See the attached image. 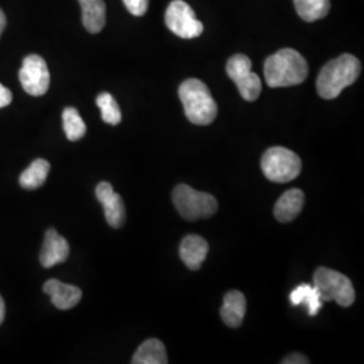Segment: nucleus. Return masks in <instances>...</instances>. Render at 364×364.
Segmentation results:
<instances>
[{
	"instance_id": "f257e3e1",
	"label": "nucleus",
	"mask_w": 364,
	"mask_h": 364,
	"mask_svg": "<svg viewBox=\"0 0 364 364\" xmlns=\"http://www.w3.org/2000/svg\"><path fill=\"white\" fill-rule=\"evenodd\" d=\"M309 73L306 60L294 49H281L264 61V80L270 88L302 84Z\"/></svg>"
},
{
	"instance_id": "f03ea898",
	"label": "nucleus",
	"mask_w": 364,
	"mask_h": 364,
	"mask_svg": "<svg viewBox=\"0 0 364 364\" xmlns=\"http://www.w3.org/2000/svg\"><path fill=\"white\" fill-rule=\"evenodd\" d=\"M360 70L362 66L359 60L352 54H341L338 58L326 63L316 84L318 95L326 100L336 99L344 88L356 81Z\"/></svg>"
},
{
	"instance_id": "7ed1b4c3",
	"label": "nucleus",
	"mask_w": 364,
	"mask_h": 364,
	"mask_svg": "<svg viewBox=\"0 0 364 364\" xmlns=\"http://www.w3.org/2000/svg\"><path fill=\"white\" fill-rule=\"evenodd\" d=\"M178 96L183 105V112L191 123L208 126L218 117V105L201 80L189 78L183 81Z\"/></svg>"
},
{
	"instance_id": "20e7f679",
	"label": "nucleus",
	"mask_w": 364,
	"mask_h": 364,
	"mask_svg": "<svg viewBox=\"0 0 364 364\" xmlns=\"http://www.w3.org/2000/svg\"><path fill=\"white\" fill-rule=\"evenodd\" d=\"M173 204L185 220L207 219L216 213L218 201L209 193L198 192L181 183L173 191Z\"/></svg>"
},
{
	"instance_id": "39448f33",
	"label": "nucleus",
	"mask_w": 364,
	"mask_h": 364,
	"mask_svg": "<svg viewBox=\"0 0 364 364\" xmlns=\"http://www.w3.org/2000/svg\"><path fill=\"white\" fill-rule=\"evenodd\" d=\"M260 168L266 178L277 183H285L297 178L301 173L299 156L287 147L269 149L260 161Z\"/></svg>"
},
{
	"instance_id": "423d86ee",
	"label": "nucleus",
	"mask_w": 364,
	"mask_h": 364,
	"mask_svg": "<svg viewBox=\"0 0 364 364\" xmlns=\"http://www.w3.org/2000/svg\"><path fill=\"white\" fill-rule=\"evenodd\" d=\"M313 281L323 301H335L344 308H348L353 304L355 289L346 275L326 267H318Z\"/></svg>"
},
{
	"instance_id": "0eeeda50",
	"label": "nucleus",
	"mask_w": 364,
	"mask_h": 364,
	"mask_svg": "<svg viewBox=\"0 0 364 364\" xmlns=\"http://www.w3.org/2000/svg\"><path fill=\"white\" fill-rule=\"evenodd\" d=\"M251 60L245 54H235L227 63V75L237 87L242 97L255 102L262 92V82L257 73L251 70Z\"/></svg>"
},
{
	"instance_id": "6e6552de",
	"label": "nucleus",
	"mask_w": 364,
	"mask_h": 364,
	"mask_svg": "<svg viewBox=\"0 0 364 364\" xmlns=\"http://www.w3.org/2000/svg\"><path fill=\"white\" fill-rule=\"evenodd\" d=\"M165 23L180 38H197L204 31V26L196 18L193 9L183 0H173L170 3L165 14Z\"/></svg>"
},
{
	"instance_id": "1a4fd4ad",
	"label": "nucleus",
	"mask_w": 364,
	"mask_h": 364,
	"mask_svg": "<svg viewBox=\"0 0 364 364\" xmlns=\"http://www.w3.org/2000/svg\"><path fill=\"white\" fill-rule=\"evenodd\" d=\"M19 80L28 95L43 96L50 85V73L46 61L38 54L27 55L19 70Z\"/></svg>"
},
{
	"instance_id": "9d476101",
	"label": "nucleus",
	"mask_w": 364,
	"mask_h": 364,
	"mask_svg": "<svg viewBox=\"0 0 364 364\" xmlns=\"http://www.w3.org/2000/svg\"><path fill=\"white\" fill-rule=\"evenodd\" d=\"M96 197L105 207V220L112 228H120L126 221V208L122 197L114 191L109 182H100L96 186Z\"/></svg>"
},
{
	"instance_id": "9b49d317",
	"label": "nucleus",
	"mask_w": 364,
	"mask_h": 364,
	"mask_svg": "<svg viewBox=\"0 0 364 364\" xmlns=\"http://www.w3.org/2000/svg\"><path fill=\"white\" fill-rule=\"evenodd\" d=\"M69 257V243L55 230H48L45 235L43 247L39 255L41 264L46 269H50L55 264L65 262Z\"/></svg>"
},
{
	"instance_id": "f8f14e48",
	"label": "nucleus",
	"mask_w": 364,
	"mask_h": 364,
	"mask_svg": "<svg viewBox=\"0 0 364 364\" xmlns=\"http://www.w3.org/2000/svg\"><path fill=\"white\" fill-rule=\"evenodd\" d=\"M43 291L50 297L53 305L61 311L75 308L82 297V291L78 287L68 285L58 279H49L43 285Z\"/></svg>"
},
{
	"instance_id": "ddd939ff",
	"label": "nucleus",
	"mask_w": 364,
	"mask_h": 364,
	"mask_svg": "<svg viewBox=\"0 0 364 364\" xmlns=\"http://www.w3.org/2000/svg\"><path fill=\"white\" fill-rule=\"evenodd\" d=\"M207 240L198 235H188L180 245V258L191 270H198L208 255Z\"/></svg>"
},
{
	"instance_id": "4468645a",
	"label": "nucleus",
	"mask_w": 364,
	"mask_h": 364,
	"mask_svg": "<svg viewBox=\"0 0 364 364\" xmlns=\"http://www.w3.org/2000/svg\"><path fill=\"white\" fill-rule=\"evenodd\" d=\"M305 195L299 189H290L279 197L274 207V216L281 223L293 221L304 208Z\"/></svg>"
},
{
	"instance_id": "2eb2a0df",
	"label": "nucleus",
	"mask_w": 364,
	"mask_h": 364,
	"mask_svg": "<svg viewBox=\"0 0 364 364\" xmlns=\"http://www.w3.org/2000/svg\"><path fill=\"white\" fill-rule=\"evenodd\" d=\"M246 308L247 302L243 293L237 290H231L224 296V302L220 311L221 318L227 326L237 328L243 323Z\"/></svg>"
},
{
	"instance_id": "dca6fc26",
	"label": "nucleus",
	"mask_w": 364,
	"mask_h": 364,
	"mask_svg": "<svg viewBox=\"0 0 364 364\" xmlns=\"http://www.w3.org/2000/svg\"><path fill=\"white\" fill-rule=\"evenodd\" d=\"M82 11V25L92 33H100L105 26V3L103 0H78Z\"/></svg>"
},
{
	"instance_id": "f3484780",
	"label": "nucleus",
	"mask_w": 364,
	"mask_h": 364,
	"mask_svg": "<svg viewBox=\"0 0 364 364\" xmlns=\"http://www.w3.org/2000/svg\"><path fill=\"white\" fill-rule=\"evenodd\" d=\"M131 362L134 364H166V348L161 340L149 338L139 346Z\"/></svg>"
},
{
	"instance_id": "a211bd4d",
	"label": "nucleus",
	"mask_w": 364,
	"mask_h": 364,
	"mask_svg": "<svg viewBox=\"0 0 364 364\" xmlns=\"http://www.w3.org/2000/svg\"><path fill=\"white\" fill-rule=\"evenodd\" d=\"M290 302L294 306L306 305L309 316H316L323 306V299L318 290L308 284H302L290 293Z\"/></svg>"
},
{
	"instance_id": "6ab92c4d",
	"label": "nucleus",
	"mask_w": 364,
	"mask_h": 364,
	"mask_svg": "<svg viewBox=\"0 0 364 364\" xmlns=\"http://www.w3.org/2000/svg\"><path fill=\"white\" fill-rule=\"evenodd\" d=\"M50 171V164L46 159H36L28 168H27L19 177V183L22 188L33 191V189H38L39 186H42L48 174Z\"/></svg>"
},
{
	"instance_id": "aec40b11",
	"label": "nucleus",
	"mask_w": 364,
	"mask_h": 364,
	"mask_svg": "<svg viewBox=\"0 0 364 364\" xmlns=\"http://www.w3.org/2000/svg\"><path fill=\"white\" fill-rule=\"evenodd\" d=\"M294 6L299 18L305 22H316L323 19L331 10L329 0H294Z\"/></svg>"
},
{
	"instance_id": "412c9836",
	"label": "nucleus",
	"mask_w": 364,
	"mask_h": 364,
	"mask_svg": "<svg viewBox=\"0 0 364 364\" xmlns=\"http://www.w3.org/2000/svg\"><path fill=\"white\" fill-rule=\"evenodd\" d=\"M63 124H64L66 138L72 142L80 141L87 132V126H85L82 117H80L77 109L73 107H68L64 109Z\"/></svg>"
},
{
	"instance_id": "4be33fe9",
	"label": "nucleus",
	"mask_w": 364,
	"mask_h": 364,
	"mask_svg": "<svg viewBox=\"0 0 364 364\" xmlns=\"http://www.w3.org/2000/svg\"><path fill=\"white\" fill-rule=\"evenodd\" d=\"M96 105L102 111V117L107 124L117 126L122 122V112L114 96L108 92H103L97 96Z\"/></svg>"
},
{
	"instance_id": "5701e85b",
	"label": "nucleus",
	"mask_w": 364,
	"mask_h": 364,
	"mask_svg": "<svg viewBox=\"0 0 364 364\" xmlns=\"http://www.w3.org/2000/svg\"><path fill=\"white\" fill-rule=\"evenodd\" d=\"M129 13L135 16H144L149 9V0H123Z\"/></svg>"
},
{
	"instance_id": "b1692460",
	"label": "nucleus",
	"mask_w": 364,
	"mask_h": 364,
	"mask_svg": "<svg viewBox=\"0 0 364 364\" xmlns=\"http://www.w3.org/2000/svg\"><path fill=\"white\" fill-rule=\"evenodd\" d=\"M11 102H13V93L9 88L0 84V108L11 105Z\"/></svg>"
},
{
	"instance_id": "393cba45",
	"label": "nucleus",
	"mask_w": 364,
	"mask_h": 364,
	"mask_svg": "<svg viewBox=\"0 0 364 364\" xmlns=\"http://www.w3.org/2000/svg\"><path fill=\"white\" fill-rule=\"evenodd\" d=\"M282 363L285 364H308L309 360L305 355H301V353H293V355H289L287 358H285L282 360Z\"/></svg>"
},
{
	"instance_id": "a878e982",
	"label": "nucleus",
	"mask_w": 364,
	"mask_h": 364,
	"mask_svg": "<svg viewBox=\"0 0 364 364\" xmlns=\"http://www.w3.org/2000/svg\"><path fill=\"white\" fill-rule=\"evenodd\" d=\"M6 23H7L6 15L0 10V37H1V33L4 31V28H6Z\"/></svg>"
},
{
	"instance_id": "bb28decb",
	"label": "nucleus",
	"mask_w": 364,
	"mask_h": 364,
	"mask_svg": "<svg viewBox=\"0 0 364 364\" xmlns=\"http://www.w3.org/2000/svg\"><path fill=\"white\" fill-rule=\"evenodd\" d=\"M4 316H6V305H4V301H3L1 296H0V324L4 320Z\"/></svg>"
}]
</instances>
